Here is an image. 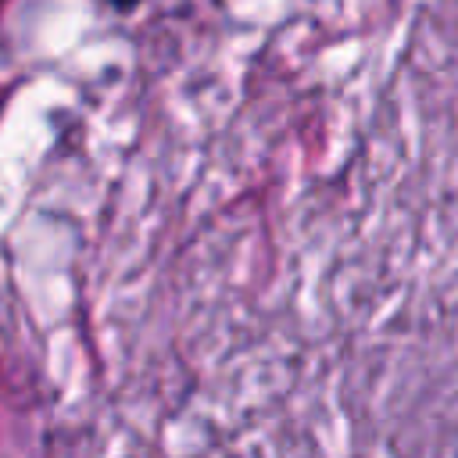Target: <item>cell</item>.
Segmentation results:
<instances>
[{"mask_svg":"<svg viewBox=\"0 0 458 458\" xmlns=\"http://www.w3.org/2000/svg\"><path fill=\"white\" fill-rule=\"evenodd\" d=\"M111 7H118V11H129V7H136V0H107Z\"/></svg>","mask_w":458,"mask_h":458,"instance_id":"cell-1","label":"cell"}]
</instances>
